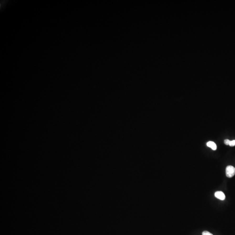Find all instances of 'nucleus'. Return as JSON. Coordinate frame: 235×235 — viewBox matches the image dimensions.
Here are the masks:
<instances>
[{
  "instance_id": "1",
  "label": "nucleus",
  "mask_w": 235,
  "mask_h": 235,
  "mask_svg": "<svg viewBox=\"0 0 235 235\" xmlns=\"http://www.w3.org/2000/svg\"><path fill=\"white\" fill-rule=\"evenodd\" d=\"M226 175L228 178L233 177L235 174V168L231 165H229L226 169Z\"/></svg>"
},
{
  "instance_id": "2",
  "label": "nucleus",
  "mask_w": 235,
  "mask_h": 235,
  "mask_svg": "<svg viewBox=\"0 0 235 235\" xmlns=\"http://www.w3.org/2000/svg\"><path fill=\"white\" fill-rule=\"evenodd\" d=\"M215 197L221 200H224L226 198L225 194L223 192L221 191H217L215 193Z\"/></svg>"
},
{
  "instance_id": "3",
  "label": "nucleus",
  "mask_w": 235,
  "mask_h": 235,
  "mask_svg": "<svg viewBox=\"0 0 235 235\" xmlns=\"http://www.w3.org/2000/svg\"><path fill=\"white\" fill-rule=\"evenodd\" d=\"M207 145L209 147L211 148L212 150H216L217 149L216 144L213 142H212V141L208 142L207 143Z\"/></svg>"
},
{
  "instance_id": "4",
  "label": "nucleus",
  "mask_w": 235,
  "mask_h": 235,
  "mask_svg": "<svg viewBox=\"0 0 235 235\" xmlns=\"http://www.w3.org/2000/svg\"><path fill=\"white\" fill-rule=\"evenodd\" d=\"M229 145H230V146H232V147L235 146V140L230 141V143H229Z\"/></svg>"
},
{
  "instance_id": "5",
  "label": "nucleus",
  "mask_w": 235,
  "mask_h": 235,
  "mask_svg": "<svg viewBox=\"0 0 235 235\" xmlns=\"http://www.w3.org/2000/svg\"><path fill=\"white\" fill-rule=\"evenodd\" d=\"M202 235H213L212 233L208 232L205 231L202 232Z\"/></svg>"
},
{
  "instance_id": "6",
  "label": "nucleus",
  "mask_w": 235,
  "mask_h": 235,
  "mask_svg": "<svg viewBox=\"0 0 235 235\" xmlns=\"http://www.w3.org/2000/svg\"><path fill=\"white\" fill-rule=\"evenodd\" d=\"M230 141H231L229 140V139H226L224 141V143H225V145H229V143H230Z\"/></svg>"
}]
</instances>
